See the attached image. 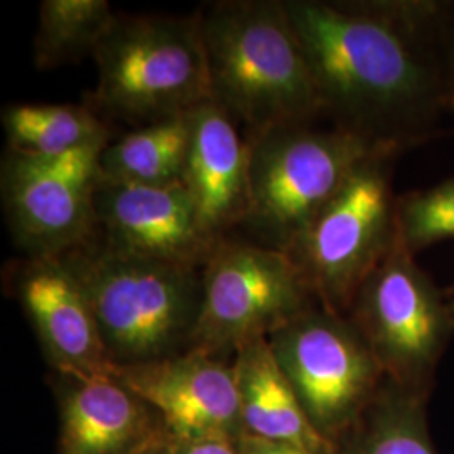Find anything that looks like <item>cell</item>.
<instances>
[{"instance_id": "cell-26", "label": "cell", "mask_w": 454, "mask_h": 454, "mask_svg": "<svg viewBox=\"0 0 454 454\" xmlns=\"http://www.w3.org/2000/svg\"><path fill=\"white\" fill-rule=\"evenodd\" d=\"M450 112L454 114V82H451V90H450Z\"/></svg>"}, {"instance_id": "cell-5", "label": "cell", "mask_w": 454, "mask_h": 454, "mask_svg": "<svg viewBox=\"0 0 454 454\" xmlns=\"http://www.w3.org/2000/svg\"><path fill=\"white\" fill-rule=\"evenodd\" d=\"M377 152L389 150L315 123L249 138V202L243 227L254 243L288 253L358 165Z\"/></svg>"}, {"instance_id": "cell-20", "label": "cell", "mask_w": 454, "mask_h": 454, "mask_svg": "<svg viewBox=\"0 0 454 454\" xmlns=\"http://www.w3.org/2000/svg\"><path fill=\"white\" fill-rule=\"evenodd\" d=\"M116 16L108 0H44L34 34V65L49 71L93 56Z\"/></svg>"}, {"instance_id": "cell-24", "label": "cell", "mask_w": 454, "mask_h": 454, "mask_svg": "<svg viewBox=\"0 0 454 454\" xmlns=\"http://www.w3.org/2000/svg\"><path fill=\"white\" fill-rule=\"evenodd\" d=\"M446 65H448V73L450 80L454 82V5L450 7L448 14V24H446Z\"/></svg>"}, {"instance_id": "cell-15", "label": "cell", "mask_w": 454, "mask_h": 454, "mask_svg": "<svg viewBox=\"0 0 454 454\" xmlns=\"http://www.w3.org/2000/svg\"><path fill=\"white\" fill-rule=\"evenodd\" d=\"M180 184L204 229L221 241L243 226L249 202V138L212 99L191 112V137Z\"/></svg>"}, {"instance_id": "cell-18", "label": "cell", "mask_w": 454, "mask_h": 454, "mask_svg": "<svg viewBox=\"0 0 454 454\" xmlns=\"http://www.w3.org/2000/svg\"><path fill=\"white\" fill-rule=\"evenodd\" d=\"M189 137L191 112L140 127L103 148L99 177L153 187L180 184Z\"/></svg>"}, {"instance_id": "cell-1", "label": "cell", "mask_w": 454, "mask_h": 454, "mask_svg": "<svg viewBox=\"0 0 454 454\" xmlns=\"http://www.w3.org/2000/svg\"><path fill=\"white\" fill-rule=\"evenodd\" d=\"M333 127L397 155L450 112L446 24L431 0H285Z\"/></svg>"}, {"instance_id": "cell-13", "label": "cell", "mask_w": 454, "mask_h": 454, "mask_svg": "<svg viewBox=\"0 0 454 454\" xmlns=\"http://www.w3.org/2000/svg\"><path fill=\"white\" fill-rule=\"evenodd\" d=\"M5 281L52 372L114 375L90 301L61 258L22 256L9 264Z\"/></svg>"}, {"instance_id": "cell-10", "label": "cell", "mask_w": 454, "mask_h": 454, "mask_svg": "<svg viewBox=\"0 0 454 454\" xmlns=\"http://www.w3.org/2000/svg\"><path fill=\"white\" fill-rule=\"evenodd\" d=\"M108 144L56 159H35L11 150L4 153L2 207L24 256L59 258L93 234L98 162Z\"/></svg>"}, {"instance_id": "cell-17", "label": "cell", "mask_w": 454, "mask_h": 454, "mask_svg": "<svg viewBox=\"0 0 454 454\" xmlns=\"http://www.w3.org/2000/svg\"><path fill=\"white\" fill-rule=\"evenodd\" d=\"M429 397L384 380L333 454H436L427 427Z\"/></svg>"}, {"instance_id": "cell-27", "label": "cell", "mask_w": 454, "mask_h": 454, "mask_svg": "<svg viewBox=\"0 0 454 454\" xmlns=\"http://www.w3.org/2000/svg\"><path fill=\"white\" fill-rule=\"evenodd\" d=\"M450 303H451V309H453V317H454V296H450Z\"/></svg>"}, {"instance_id": "cell-7", "label": "cell", "mask_w": 454, "mask_h": 454, "mask_svg": "<svg viewBox=\"0 0 454 454\" xmlns=\"http://www.w3.org/2000/svg\"><path fill=\"white\" fill-rule=\"evenodd\" d=\"M347 317L387 380L429 397L453 339V309L448 293L439 290L401 236L362 283Z\"/></svg>"}, {"instance_id": "cell-3", "label": "cell", "mask_w": 454, "mask_h": 454, "mask_svg": "<svg viewBox=\"0 0 454 454\" xmlns=\"http://www.w3.org/2000/svg\"><path fill=\"white\" fill-rule=\"evenodd\" d=\"M59 258L84 290L114 369L192 348L204 268L123 254L93 236Z\"/></svg>"}, {"instance_id": "cell-8", "label": "cell", "mask_w": 454, "mask_h": 454, "mask_svg": "<svg viewBox=\"0 0 454 454\" xmlns=\"http://www.w3.org/2000/svg\"><path fill=\"white\" fill-rule=\"evenodd\" d=\"M266 339L309 422L335 446L386 380L369 343L348 317L322 305L296 315Z\"/></svg>"}, {"instance_id": "cell-21", "label": "cell", "mask_w": 454, "mask_h": 454, "mask_svg": "<svg viewBox=\"0 0 454 454\" xmlns=\"http://www.w3.org/2000/svg\"><path fill=\"white\" fill-rule=\"evenodd\" d=\"M399 236L418 256L434 244L454 239V176L397 199Z\"/></svg>"}, {"instance_id": "cell-4", "label": "cell", "mask_w": 454, "mask_h": 454, "mask_svg": "<svg viewBox=\"0 0 454 454\" xmlns=\"http://www.w3.org/2000/svg\"><path fill=\"white\" fill-rule=\"evenodd\" d=\"M98 116L145 127L211 99L197 14L116 16L95 49Z\"/></svg>"}, {"instance_id": "cell-25", "label": "cell", "mask_w": 454, "mask_h": 454, "mask_svg": "<svg viewBox=\"0 0 454 454\" xmlns=\"http://www.w3.org/2000/svg\"><path fill=\"white\" fill-rule=\"evenodd\" d=\"M142 454H174V439L172 436H165L160 441H157L155 444H152Z\"/></svg>"}, {"instance_id": "cell-16", "label": "cell", "mask_w": 454, "mask_h": 454, "mask_svg": "<svg viewBox=\"0 0 454 454\" xmlns=\"http://www.w3.org/2000/svg\"><path fill=\"white\" fill-rule=\"evenodd\" d=\"M246 434L333 454L305 414L266 337L244 343L232 357Z\"/></svg>"}, {"instance_id": "cell-2", "label": "cell", "mask_w": 454, "mask_h": 454, "mask_svg": "<svg viewBox=\"0 0 454 454\" xmlns=\"http://www.w3.org/2000/svg\"><path fill=\"white\" fill-rule=\"evenodd\" d=\"M211 99L247 131L313 125L324 103L285 0H221L197 12Z\"/></svg>"}, {"instance_id": "cell-9", "label": "cell", "mask_w": 454, "mask_h": 454, "mask_svg": "<svg viewBox=\"0 0 454 454\" xmlns=\"http://www.w3.org/2000/svg\"><path fill=\"white\" fill-rule=\"evenodd\" d=\"M318 305L290 254L254 241L221 239L204 266V298L191 350L234 357Z\"/></svg>"}, {"instance_id": "cell-23", "label": "cell", "mask_w": 454, "mask_h": 454, "mask_svg": "<svg viewBox=\"0 0 454 454\" xmlns=\"http://www.w3.org/2000/svg\"><path fill=\"white\" fill-rule=\"evenodd\" d=\"M174 454H239V448L227 439H174Z\"/></svg>"}, {"instance_id": "cell-11", "label": "cell", "mask_w": 454, "mask_h": 454, "mask_svg": "<svg viewBox=\"0 0 454 454\" xmlns=\"http://www.w3.org/2000/svg\"><path fill=\"white\" fill-rule=\"evenodd\" d=\"M93 238L110 249L204 268L219 244L204 229L182 184L131 185L98 179Z\"/></svg>"}, {"instance_id": "cell-12", "label": "cell", "mask_w": 454, "mask_h": 454, "mask_svg": "<svg viewBox=\"0 0 454 454\" xmlns=\"http://www.w3.org/2000/svg\"><path fill=\"white\" fill-rule=\"evenodd\" d=\"M114 377L163 418L168 434L185 439L246 436L232 364L199 350L144 365L116 369Z\"/></svg>"}, {"instance_id": "cell-14", "label": "cell", "mask_w": 454, "mask_h": 454, "mask_svg": "<svg viewBox=\"0 0 454 454\" xmlns=\"http://www.w3.org/2000/svg\"><path fill=\"white\" fill-rule=\"evenodd\" d=\"M58 454H142L170 436L163 418L114 375L51 372Z\"/></svg>"}, {"instance_id": "cell-28", "label": "cell", "mask_w": 454, "mask_h": 454, "mask_svg": "<svg viewBox=\"0 0 454 454\" xmlns=\"http://www.w3.org/2000/svg\"><path fill=\"white\" fill-rule=\"evenodd\" d=\"M448 296H454V285L453 286H451V288H450V290H448Z\"/></svg>"}, {"instance_id": "cell-22", "label": "cell", "mask_w": 454, "mask_h": 454, "mask_svg": "<svg viewBox=\"0 0 454 454\" xmlns=\"http://www.w3.org/2000/svg\"><path fill=\"white\" fill-rule=\"evenodd\" d=\"M238 448H239V454H318L292 442L258 438L251 434H246L238 442Z\"/></svg>"}, {"instance_id": "cell-6", "label": "cell", "mask_w": 454, "mask_h": 454, "mask_svg": "<svg viewBox=\"0 0 454 454\" xmlns=\"http://www.w3.org/2000/svg\"><path fill=\"white\" fill-rule=\"evenodd\" d=\"M377 152L352 172L290 254L318 305L347 317L358 288L399 239L394 163Z\"/></svg>"}, {"instance_id": "cell-19", "label": "cell", "mask_w": 454, "mask_h": 454, "mask_svg": "<svg viewBox=\"0 0 454 454\" xmlns=\"http://www.w3.org/2000/svg\"><path fill=\"white\" fill-rule=\"evenodd\" d=\"M7 150L35 159H56L110 142L106 121L88 105H27L4 108Z\"/></svg>"}]
</instances>
